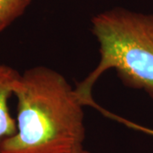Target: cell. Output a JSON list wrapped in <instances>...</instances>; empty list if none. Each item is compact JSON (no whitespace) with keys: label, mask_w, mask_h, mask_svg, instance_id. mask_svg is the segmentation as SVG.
Segmentation results:
<instances>
[{"label":"cell","mask_w":153,"mask_h":153,"mask_svg":"<svg viewBox=\"0 0 153 153\" xmlns=\"http://www.w3.org/2000/svg\"><path fill=\"white\" fill-rule=\"evenodd\" d=\"M92 31L100 44V59L76 88L82 104L92 101L94 84L109 69L153 99V15L113 9L94 17Z\"/></svg>","instance_id":"cell-2"},{"label":"cell","mask_w":153,"mask_h":153,"mask_svg":"<svg viewBox=\"0 0 153 153\" xmlns=\"http://www.w3.org/2000/svg\"><path fill=\"white\" fill-rule=\"evenodd\" d=\"M69 153H90L88 151H87L86 149H84L83 147L81 148H78V149H76L75 151H73V152H71Z\"/></svg>","instance_id":"cell-5"},{"label":"cell","mask_w":153,"mask_h":153,"mask_svg":"<svg viewBox=\"0 0 153 153\" xmlns=\"http://www.w3.org/2000/svg\"><path fill=\"white\" fill-rule=\"evenodd\" d=\"M19 76L20 73L10 66L0 64V142L17 131V123L9 109V100Z\"/></svg>","instance_id":"cell-3"},{"label":"cell","mask_w":153,"mask_h":153,"mask_svg":"<svg viewBox=\"0 0 153 153\" xmlns=\"http://www.w3.org/2000/svg\"><path fill=\"white\" fill-rule=\"evenodd\" d=\"M31 2L32 0H0V32L21 16Z\"/></svg>","instance_id":"cell-4"},{"label":"cell","mask_w":153,"mask_h":153,"mask_svg":"<svg viewBox=\"0 0 153 153\" xmlns=\"http://www.w3.org/2000/svg\"><path fill=\"white\" fill-rule=\"evenodd\" d=\"M17 131L0 142V153H69L83 147L82 104L65 76L46 66L20 74Z\"/></svg>","instance_id":"cell-1"}]
</instances>
